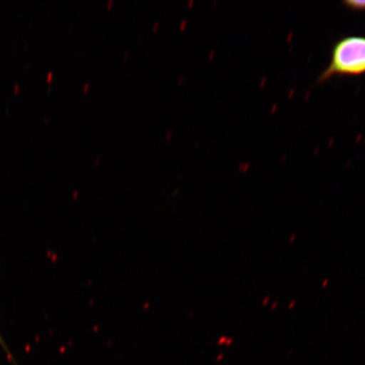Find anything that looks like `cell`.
<instances>
[{
    "instance_id": "277c9868",
    "label": "cell",
    "mask_w": 365,
    "mask_h": 365,
    "mask_svg": "<svg viewBox=\"0 0 365 365\" xmlns=\"http://www.w3.org/2000/svg\"><path fill=\"white\" fill-rule=\"evenodd\" d=\"M185 23H186V21H185V20L182 21L181 25H180L181 29H184V26H185Z\"/></svg>"
},
{
    "instance_id": "7a4b0ae2",
    "label": "cell",
    "mask_w": 365,
    "mask_h": 365,
    "mask_svg": "<svg viewBox=\"0 0 365 365\" xmlns=\"http://www.w3.org/2000/svg\"><path fill=\"white\" fill-rule=\"evenodd\" d=\"M346 9L354 11H365V1L361 0H346L342 2Z\"/></svg>"
},
{
    "instance_id": "6da1fadb",
    "label": "cell",
    "mask_w": 365,
    "mask_h": 365,
    "mask_svg": "<svg viewBox=\"0 0 365 365\" xmlns=\"http://www.w3.org/2000/svg\"><path fill=\"white\" fill-rule=\"evenodd\" d=\"M365 74V36L350 35L333 45L327 66L319 74L322 84L336 76H359Z\"/></svg>"
},
{
    "instance_id": "9c48e42d",
    "label": "cell",
    "mask_w": 365,
    "mask_h": 365,
    "mask_svg": "<svg viewBox=\"0 0 365 365\" xmlns=\"http://www.w3.org/2000/svg\"><path fill=\"white\" fill-rule=\"evenodd\" d=\"M192 3H193V1H192V0H191V1H190V2H189V4H192Z\"/></svg>"
},
{
    "instance_id": "3957f363",
    "label": "cell",
    "mask_w": 365,
    "mask_h": 365,
    "mask_svg": "<svg viewBox=\"0 0 365 365\" xmlns=\"http://www.w3.org/2000/svg\"><path fill=\"white\" fill-rule=\"evenodd\" d=\"M0 346H1V348L4 351V353L6 354L7 358L9 360H10V362H11L12 364L14 365H18L17 363L16 362L15 358H14V356L11 352V350L9 349L6 341L4 340V337L1 335V332H0Z\"/></svg>"
},
{
    "instance_id": "ba28073f",
    "label": "cell",
    "mask_w": 365,
    "mask_h": 365,
    "mask_svg": "<svg viewBox=\"0 0 365 365\" xmlns=\"http://www.w3.org/2000/svg\"><path fill=\"white\" fill-rule=\"evenodd\" d=\"M88 88H89V84H86V86H85V89H88Z\"/></svg>"
},
{
    "instance_id": "52a82bcc",
    "label": "cell",
    "mask_w": 365,
    "mask_h": 365,
    "mask_svg": "<svg viewBox=\"0 0 365 365\" xmlns=\"http://www.w3.org/2000/svg\"><path fill=\"white\" fill-rule=\"evenodd\" d=\"M182 80H184V76H181L180 78L179 79L180 83Z\"/></svg>"
},
{
    "instance_id": "8992f818",
    "label": "cell",
    "mask_w": 365,
    "mask_h": 365,
    "mask_svg": "<svg viewBox=\"0 0 365 365\" xmlns=\"http://www.w3.org/2000/svg\"><path fill=\"white\" fill-rule=\"evenodd\" d=\"M158 26V23H156V24L154 25L153 29L157 30Z\"/></svg>"
},
{
    "instance_id": "5b68a950",
    "label": "cell",
    "mask_w": 365,
    "mask_h": 365,
    "mask_svg": "<svg viewBox=\"0 0 365 365\" xmlns=\"http://www.w3.org/2000/svg\"><path fill=\"white\" fill-rule=\"evenodd\" d=\"M172 133H173L172 130L168 132V133L167 134V139L170 138V136H171Z\"/></svg>"
}]
</instances>
